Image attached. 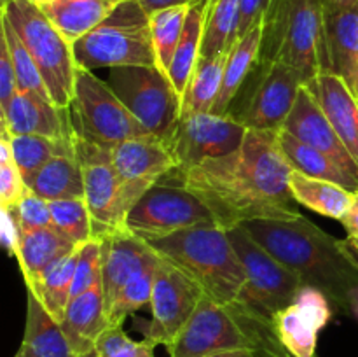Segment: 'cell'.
<instances>
[{
    "label": "cell",
    "instance_id": "603a6c76",
    "mask_svg": "<svg viewBox=\"0 0 358 357\" xmlns=\"http://www.w3.org/2000/svg\"><path fill=\"white\" fill-rule=\"evenodd\" d=\"M77 247H80V245L73 244L70 238L59 233L55 226L23 233L16 259L20 262L27 289H34L38 280L42 279V275L58 259L76 251Z\"/></svg>",
    "mask_w": 358,
    "mask_h": 357
},
{
    "label": "cell",
    "instance_id": "3957f363",
    "mask_svg": "<svg viewBox=\"0 0 358 357\" xmlns=\"http://www.w3.org/2000/svg\"><path fill=\"white\" fill-rule=\"evenodd\" d=\"M157 255L189 276L210 300L234 307L245 286V270L227 230L208 223L147 241Z\"/></svg>",
    "mask_w": 358,
    "mask_h": 357
},
{
    "label": "cell",
    "instance_id": "1f68e13d",
    "mask_svg": "<svg viewBox=\"0 0 358 357\" xmlns=\"http://www.w3.org/2000/svg\"><path fill=\"white\" fill-rule=\"evenodd\" d=\"M77 254H79V247L70 252V254L63 255L62 259H58L42 275L37 286L34 289H28L41 300L45 310L58 322L63 321L66 307H69L70 300H72V286L73 275H76Z\"/></svg>",
    "mask_w": 358,
    "mask_h": 357
},
{
    "label": "cell",
    "instance_id": "8d00e7d4",
    "mask_svg": "<svg viewBox=\"0 0 358 357\" xmlns=\"http://www.w3.org/2000/svg\"><path fill=\"white\" fill-rule=\"evenodd\" d=\"M0 38L6 42L7 49H9L10 59H13L14 70H16L20 91H31V93H37L51 100V94H49V90L45 86L44 77H42L37 63L31 58L27 46L23 44V41L16 34L13 24L2 14H0Z\"/></svg>",
    "mask_w": 358,
    "mask_h": 357
},
{
    "label": "cell",
    "instance_id": "277c9868",
    "mask_svg": "<svg viewBox=\"0 0 358 357\" xmlns=\"http://www.w3.org/2000/svg\"><path fill=\"white\" fill-rule=\"evenodd\" d=\"M170 357H201L229 350H250L268 357H290L275 328L255 321L236 307H226L203 296L173 342Z\"/></svg>",
    "mask_w": 358,
    "mask_h": 357
},
{
    "label": "cell",
    "instance_id": "6f0895ef",
    "mask_svg": "<svg viewBox=\"0 0 358 357\" xmlns=\"http://www.w3.org/2000/svg\"><path fill=\"white\" fill-rule=\"evenodd\" d=\"M355 93H357V98H358V76H357V88H355Z\"/></svg>",
    "mask_w": 358,
    "mask_h": 357
},
{
    "label": "cell",
    "instance_id": "f35d334b",
    "mask_svg": "<svg viewBox=\"0 0 358 357\" xmlns=\"http://www.w3.org/2000/svg\"><path fill=\"white\" fill-rule=\"evenodd\" d=\"M157 266L138 273V275L133 276L129 282H126L121 287V290L115 294L114 300L107 304L108 324L122 326L129 315L135 314L136 310H140V308L147 307L150 303L154 275H156Z\"/></svg>",
    "mask_w": 358,
    "mask_h": 357
},
{
    "label": "cell",
    "instance_id": "52a82bcc",
    "mask_svg": "<svg viewBox=\"0 0 358 357\" xmlns=\"http://www.w3.org/2000/svg\"><path fill=\"white\" fill-rule=\"evenodd\" d=\"M0 14L9 20L37 63L51 100L58 107H69L77 74L72 44L31 0H2Z\"/></svg>",
    "mask_w": 358,
    "mask_h": 357
},
{
    "label": "cell",
    "instance_id": "2e32d148",
    "mask_svg": "<svg viewBox=\"0 0 358 357\" xmlns=\"http://www.w3.org/2000/svg\"><path fill=\"white\" fill-rule=\"evenodd\" d=\"M112 163L121 178L128 212L147 189L178 168L170 140L156 135L115 144L112 147Z\"/></svg>",
    "mask_w": 358,
    "mask_h": 357
},
{
    "label": "cell",
    "instance_id": "bcb514c9",
    "mask_svg": "<svg viewBox=\"0 0 358 357\" xmlns=\"http://www.w3.org/2000/svg\"><path fill=\"white\" fill-rule=\"evenodd\" d=\"M17 91H20V86H17L16 70H14L6 42L0 38V107L6 105Z\"/></svg>",
    "mask_w": 358,
    "mask_h": 357
},
{
    "label": "cell",
    "instance_id": "484cf974",
    "mask_svg": "<svg viewBox=\"0 0 358 357\" xmlns=\"http://www.w3.org/2000/svg\"><path fill=\"white\" fill-rule=\"evenodd\" d=\"M114 0H52L41 7L66 42L76 44L117 7Z\"/></svg>",
    "mask_w": 358,
    "mask_h": 357
},
{
    "label": "cell",
    "instance_id": "44dd1931",
    "mask_svg": "<svg viewBox=\"0 0 358 357\" xmlns=\"http://www.w3.org/2000/svg\"><path fill=\"white\" fill-rule=\"evenodd\" d=\"M320 102L332 128L358 164V98L343 77L331 70H322L308 83Z\"/></svg>",
    "mask_w": 358,
    "mask_h": 357
},
{
    "label": "cell",
    "instance_id": "9f6ffc18",
    "mask_svg": "<svg viewBox=\"0 0 358 357\" xmlns=\"http://www.w3.org/2000/svg\"><path fill=\"white\" fill-rule=\"evenodd\" d=\"M14 357H28V356H27V354L23 352V350L20 349V350H17V352H16V356H14Z\"/></svg>",
    "mask_w": 358,
    "mask_h": 357
},
{
    "label": "cell",
    "instance_id": "680465c9",
    "mask_svg": "<svg viewBox=\"0 0 358 357\" xmlns=\"http://www.w3.org/2000/svg\"><path fill=\"white\" fill-rule=\"evenodd\" d=\"M114 2H117V4H121V2H126V0H114Z\"/></svg>",
    "mask_w": 358,
    "mask_h": 357
},
{
    "label": "cell",
    "instance_id": "d6986e66",
    "mask_svg": "<svg viewBox=\"0 0 358 357\" xmlns=\"http://www.w3.org/2000/svg\"><path fill=\"white\" fill-rule=\"evenodd\" d=\"M103 241V284L105 308L115 298L126 282L145 270L154 268L161 262L159 255L142 238L135 237L128 230L115 231L108 237L101 238Z\"/></svg>",
    "mask_w": 358,
    "mask_h": 357
},
{
    "label": "cell",
    "instance_id": "816d5d0a",
    "mask_svg": "<svg viewBox=\"0 0 358 357\" xmlns=\"http://www.w3.org/2000/svg\"><path fill=\"white\" fill-rule=\"evenodd\" d=\"M348 312H352L353 315L358 318V286L352 290L348 300Z\"/></svg>",
    "mask_w": 358,
    "mask_h": 357
},
{
    "label": "cell",
    "instance_id": "7402d4cb",
    "mask_svg": "<svg viewBox=\"0 0 358 357\" xmlns=\"http://www.w3.org/2000/svg\"><path fill=\"white\" fill-rule=\"evenodd\" d=\"M59 324L77 357L94 356L98 340L110 326L105 308L103 284H96L86 293L73 296Z\"/></svg>",
    "mask_w": 358,
    "mask_h": 357
},
{
    "label": "cell",
    "instance_id": "ab89813d",
    "mask_svg": "<svg viewBox=\"0 0 358 357\" xmlns=\"http://www.w3.org/2000/svg\"><path fill=\"white\" fill-rule=\"evenodd\" d=\"M101 273H103V241L101 238H93L79 247L72 298L79 296L100 284Z\"/></svg>",
    "mask_w": 358,
    "mask_h": 357
},
{
    "label": "cell",
    "instance_id": "f6af8a7d",
    "mask_svg": "<svg viewBox=\"0 0 358 357\" xmlns=\"http://www.w3.org/2000/svg\"><path fill=\"white\" fill-rule=\"evenodd\" d=\"M0 212H2L0 237H2L3 248H6L9 255L17 258L21 238H23V230H21L20 226V220H17L16 209H14V206H0Z\"/></svg>",
    "mask_w": 358,
    "mask_h": 357
},
{
    "label": "cell",
    "instance_id": "d590c367",
    "mask_svg": "<svg viewBox=\"0 0 358 357\" xmlns=\"http://www.w3.org/2000/svg\"><path fill=\"white\" fill-rule=\"evenodd\" d=\"M238 13L240 0H217L215 6L206 10L201 56H215L219 52L231 51L238 24Z\"/></svg>",
    "mask_w": 358,
    "mask_h": 357
},
{
    "label": "cell",
    "instance_id": "8992f818",
    "mask_svg": "<svg viewBox=\"0 0 358 357\" xmlns=\"http://www.w3.org/2000/svg\"><path fill=\"white\" fill-rule=\"evenodd\" d=\"M77 66L87 70L115 66H157L150 16L138 0L121 2L105 21L72 46Z\"/></svg>",
    "mask_w": 358,
    "mask_h": 357
},
{
    "label": "cell",
    "instance_id": "8fae6325",
    "mask_svg": "<svg viewBox=\"0 0 358 357\" xmlns=\"http://www.w3.org/2000/svg\"><path fill=\"white\" fill-rule=\"evenodd\" d=\"M108 84L136 121L161 139H171L182 115V97L157 66H115Z\"/></svg>",
    "mask_w": 358,
    "mask_h": 357
},
{
    "label": "cell",
    "instance_id": "4dcf8cb0",
    "mask_svg": "<svg viewBox=\"0 0 358 357\" xmlns=\"http://www.w3.org/2000/svg\"><path fill=\"white\" fill-rule=\"evenodd\" d=\"M227 55L229 52L224 51L198 59L182 97V112H212L222 88Z\"/></svg>",
    "mask_w": 358,
    "mask_h": 357
},
{
    "label": "cell",
    "instance_id": "11a10c76",
    "mask_svg": "<svg viewBox=\"0 0 358 357\" xmlns=\"http://www.w3.org/2000/svg\"><path fill=\"white\" fill-rule=\"evenodd\" d=\"M215 4H217V0H208V2H206V10L212 9V7L215 6Z\"/></svg>",
    "mask_w": 358,
    "mask_h": 357
},
{
    "label": "cell",
    "instance_id": "30bf717a",
    "mask_svg": "<svg viewBox=\"0 0 358 357\" xmlns=\"http://www.w3.org/2000/svg\"><path fill=\"white\" fill-rule=\"evenodd\" d=\"M303 79L282 62H259L227 114L247 130L280 132L292 112Z\"/></svg>",
    "mask_w": 358,
    "mask_h": 357
},
{
    "label": "cell",
    "instance_id": "f546056e",
    "mask_svg": "<svg viewBox=\"0 0 358 357\" xmlns=\"http://www.w3.org/2000/svg\"><path fill=\"white\" fill-rule=\"evenodd\" d=\"M206 2L208 0H196L189 6L187 20H185L184 31H182L180 42L175 49L173 59H171L168 77L180 97H184L191 74L196 63L201 58L203 31H205L206 21Z\"/></svg>",
    "mask_w": 358,
    "mask_h": 357
},
{
    "label": "cell",
    "instance_id": "e0dca14e",
    "mask_svg": "<svg viewBox=\"0 0 358 357\" xmlns=\"http://www.w3.org/2000/svg\"><path fill=\"white\" fill-rule=\"evenodd\" d=\"M282 130L289 132L290 135H294L301 142L327 154L343 170L348 172L352 177L358 178L357 161L353 160V156L348 153L345 144L341 142L336 130L332 128L320 102L317 100V97H315V93L308 84L301 86L292 112L287 118Z\"/></svg>",
    "mask_w": 358,
    "mask_h": 357
},
{
    "label": "cell",
    "instance_id": "9a60e30c",
    "mask_svg": "<svg viewBox=\"0 0 358 357\" xmlns=\"http://www.w3.org/2000/svg\"><path fill=\"white\" fill-rule=\"evenodd\" d=\"M205 293L185 273L161 259L156 268L150 296V318L145 340L154 345L168 346L180 332Z\"/></svg>",
    "mask_w": 358,
    "mask_h": 357
},
{
    "label": "cell",
    "instance_id": "7a4b0ae2",
    "mask_svg": "<svg viewBox=\"0 0 358 357\" xmlns=\"http://www.w3.org/2000/svg\"><path fill=\"white\" fill-rule=\"evenodd\" d=\"M241 227L303 286L318 287L331 303L348 310L350 294L358 286V259L345 240L331 237L304 216L248 220Z\"/></svg>",
    "mask_w": 358,
    "mask_h": 357
},
{
    "label": "cell",
    "instance_id": "f1b7e54d",
    "mask_svg": "<svg viewBox=\"0 0 358 357\" xmlns=\"http://www.w3.org/2000/svg\"><path fill=\"white\" fill-rule=\"evenodd\" d=\"M278 142L292 170L308 175V177L336 182V184L343 186V188L350 189L353 192L358 189V178L352 177L348 172L343 170L327 154L320 153L315 147L301 142V140H297L296 136L290 135L285 130H280L278 132Z\"/></svg>",
    "mask_w": 358,
    "mask_h": 357
},
{
    "label": "cell",
    "instance_id": "ee69618b",
    "mask_svg": "<svg viewBox=\"0 0 358 357\" xmlns=\"http://www.w3.org/2000/svg\"><path fill=\"white\" fill-rule=\"evenodd\" d=\"M14 209H16V216L23 233L51 226V206H49V202L31 192L30 189H27L21 202Z\"/></svg>",
    "mask_w": 358,
    "mask_h": 357
},
{
    "label": "cell",
    "instance_id": "7dc6e473",
    "mask_svg": "<svg viewBox=\"0 0 358 357\" xmlns=\"http://www.w3.org/2000/svg\"><path fill=\"white\" fill-rule=\"evenodd\" d=\"M268 0H240V13H238V24L236 31H234V42L233 46L254 27L257 21H261L262 14H264Z\"/></svg>",
    "mask_w": 358,
    "mask_h": 357
},
{
    "label": "cell",
    "instance_id": "4fadbf2b",
    "mask_svg": "<svg viewBox=\"0 0 358 357\" xmlns=\"http://www.w3.org/2000/svg\"><path fill=\"white\" fill-rule=\"evenodd\" d=\"M76 156L83 168L84 200L94 224V238L126 230L128 209L122 184L112 163V147L73 135Z\"/></svg>",
    "mask_w": 358,
    "mask_h": 357
},
{
    "label": "cell",
    "instance_id": "7c38bea8",
    "mask_svg": "<svg viewBox=\"0 0 358 357\" xmlns=\"http://www.w3.org/2000/svg\"><path fill=\"white\" fill-rule=\"evenodd\" d=\"M208 223H215L208 206L171 172L147 189L126 216V230L145 241Z\"/></svg>",
    "mask_w": 358,
    "mask_h": 357
},
{
    "label": "cell",
    "instance_id": "cb8c5ba5",
    "mask_svg": "<svg viewBox=\"0 0 358 357\" xmlns=\"http://www.w3.org/2000/svg\"><path fill=\"white\" fill-rule=\"evenodd\" d=\"M20 349L28 357H77L62 324L30 290H27V324Z\"/></svg>",
    "mask_w": 358,
    "mask_h": 357
},
{
    "label": "cell",
    "instance_id": "e575fe53",
    "mask_svg": "<svg viewBox=\"0 0 358 357\" xmlns=\"http://www.w3.org/2000/svg\"><path fill=\"white\" fill-rule=\"evenodd\" d=\"M273 328L290 357H317L320 331L306 317H303L294 304L275 315Z\"/></svg>",
    "mask_w": 358,
    "mask_h": 357
},
{
    "label": "cell",
    "instance_id": "9c48e42d",
    "mask_svg": "<svg viewBox=\"0 0 358 357\" xmlns=\"http://www.w3.org/2000/svg\"><path fill=\"white\" fill-rule=\"evenodd\" d=\"M73 135L100 146L115 144L136 136L150 135L128 111L112 86L94 70L77 66L76 86L69 107Z\"/></svg>",
    "mask_w": 358,
    "mask_h": 357
},
{
    "label": "cell",
    "instance_id": "5bb4252c",
    "mask_svg": "<svg viewBox=\"0 0 358 357\" xmlns=\"http://www.w3.org/2000/svg\"><path fill=\"white\" fill-rule=\"evenodd\" d=\"M247 132L229 114L182 112L170 139L177 170H187L206 160L234 153L241 147Z\"/></svg>",
    "mask_w": 358,
    "mask_h": 357
},
{
    "label": "cell",
    "instance_id": "681fc988",
    "mask_svg": "<svg viewBox=\"0 0 358 357\" xmlns=\"http://www.w3.org/2000/svg\"><path fill=\"white\" fill-rule=\"evenodd\" d=\"M138 2L142 4V7L147 10V14H152L159 9H166V7L191 6L196 0H138Z\"/></svg>",
    "mask_w": 358,
    "mask_h": 357
},
{
    "label": "cell",
    "instance_id": "5b68a950",
    "mask_svg": "<svg viewBox=\"0 0 358 357\" xmlns=\"http://www.w3.org/2000/svg\"><path fill=\"white\" fill-rule=\"evenodd\" d=\"M259 62H282L311 83L325 70L324 0H268Z\"/></svg>",
    "mask_w": 358,
    "mask_h": 357
},
{
    "label": "cell",
    "instance_id": "6da1fadb",
    "mask_svg": "<svg viewBox=\"0 0 358 357\" xmlns=\"http://www.w3.org/2000/svg\"><path fill=\"white\" fill-rule=\"evenodd\" d=\"M292 174L278 132L248 130L238 150L171 175L194 192L224 230L259 219L301 216L290 192Z\"/></svg>",
    "mask_w": 358,
    "mask_h": 357
},
{
    "label": "cell",
    "instance_id": "836d02e7",
    "mask_svg": "<svg viewBox=\"0 0 358 357\" xmlns=\"http://www.w3.org/2000/svg\"><path fill=\"white\" fill-rule=\"evenodd\" d=\"M187 13L189 6H175L149 14L157 69L163 70L166 76L168 70H170L171 59H173L175 49H177L182 31H184Z\"/></svg>",
    "mask_w": 358,
    "mask_h": 357
},
{
    "label": "cell",
    "instance_id": "74e56055",
    "mask_svg": "<svg viewBox=\"0 0 358 357\" xmlns=\"http://www.w3.org/2000/svg\"><path fill=\"white\" fill-rule=\"evenodd\" d=\"M51 206V226L76 245H84L94 238V224L90 209L84 198L73 200H52Z\"/></svg>",
    "mask_w": 358,
    "mask_h": 357
},
{
    "label": "cell",
    "instance_id": "ffe728a7",
    "mask_svg": "<svg viewBox=\"0 0 358 357\" xmlns=\"http://www.w3.org/2000/svg\"><path fill=\"white\" fill-rule=\"evenodd\" d=\"M324 52L325 70L338 74L355 91L358 76V2L339 7L324 6Z\"/></svg>",
    "mask_w": 358,
    "mask_h": 357
},
{
    "label": "cell",
    "instance_id": "7bdbcfd3",
    "mask_svg": "<svg viewBox=\"0 0 358 357\" xmlns=\"http://www.w3.org/2000/svg\"><path fill=\"white\" fill-rule=\"evenodd\" d=\"M294 307L301 312L303 317H306L318 331L325 328L329 324L332 317V308H331V300H329L327 294L324 290H320L318 287L313 286H304L299 287L296 298H294Z\"/></svg>",
    "mask_w": 358,
    "mask_h": 357
},
{
    "label": "cell",
    "instance_id": "60d3db41",
    "mask_svg": "<svg viewBox=\"0 0 358 357\" xmlns=\"http://www.w3.org/2000/svg\"><path fill=\"white\" fill-rule=\"evenodd\" d=\"M156 345L149 340L135 342L124 332L122 326H108L100 336L93 357H156Z\"/></svg>",
    "mask_w": 358,
    "mask_h": 357
},
{
    "label": "cell",
    "instance_id": "db71d44e",
    "mask_svg": "<svg viewBox=\"0 0 358 357\" xmlns=\"http://www.w3.org/2000/svg\"><path fill=\"white\" fill-rule=\"evenodd\" d=\"M31 2L34 4H37L38 7H44L45 4H49V2H52V0H31Z\"/></svg>",
    "mask_w": 358,
    "mask_h": 357
},
{
    "label": "cell",
    "instance_id": "83f0119b",
    "mask_svg": "<svg viewBox=\"0 0 358 357\" xmlns=\"http://www.w3.org/2000/svg\"><path fill=\"white\" fill-rule=\"evenodd\" d=\"M289 186L296 203L336 220L346 216L355 196V192L336 182L308 177L296 170L290 174Z\"/></svg>",
    "mask_w": 358,
    "mask_h": 357
},
{
    "label": "cell",
    "instance_id": "b9f144b4",
    "mask_svg": "<svg viewBox=\"0 0 358 357\" xmlns=\"http://www.w3.org/2000/svg\"><path fill=\"white\" fill-rule=\"evenodd\" d=\"M27 192V184L13 158L6 133H0V206H16Z\"/></svg>",
    "mask_w": 358,
    "mask_h": 357
},
{
    "label": "cell",
    "instance_id": "ac0fdd59",
    "mask_svg": "<svg viewBox=\"0 0 358 357\" xmlns=\"http://www.w3.org/2000/svg\"><path fill=\"white\" fill-rule=\"evenodd\" d=\"M2 128L10 135H41L70 139L73 135L69 108L58 107L49 98L31 91H17L0 107Z\"/></svg>",
    "mask_w": 358,
    "mask_h": 357
},
{
    "label": "cell",
    "instance_id": "ba28073f",
    "mask_svg": "<svg viewBox=\"0 0 358 357\" xmlns=\"http://www.w3.org/2000/svg\"><path fill=\"white\" fill-rule=\"evenodd\" d=\"M227 233L245 270V286L234 307L273 328L275 315L294 303L303 284L243 227H231Z\"/></svg>",
    "mask_w": 358,
    "mask_h": 357
},
{
    "label": "cell",
    "instance_id": "d4e9b609",
    "mask_svg": "<svg viewBox=\"0 0 358 357\" xmlns=\"http://www.w3.org/2000/svg\"><path fill=\"white\" fill-rule=\"evenodd\" d=\"M27 189L41 198L73 200L84 198L83 168L76 156V147L70 153H63L49 160L42 168L24 181Z\"/></svg>",
    "mask_w": 358,
    "mask_h": 357
},
{
    "label": "cell",
    "instance_id": "f5cc1de1",
    "mask_svg": "<svg viewBox=\"0 0 358 357\" xmlns=\"http://www.w3.org/2000/svg\"><path fill=\"white\" fill-rule=\"evenodd\" d=\"M345 244H346V247H348L350 251H352L353 254H355V258L358 259V237H357V238H350V237H346Z\"/></svg>",
    "mask_w": 358,
    "mask_h": 357
},
{
    "label": "cell",
    "instance_id": "4316f807",
    "mask_svg": "<svg viewBox=\"0 0 358 357\" xmlns=\"http://www.w3.org/2000/svg\"><path fill=\"white\" fill-rule=\"evenodd\" d=\"M261 44H262V18L261 21L254 24L236 44L231 48L227 55L226 69L222 76V88L217 97L215 105L212 112L215 114H227L234 97L243 86L247 77L254 70V66L261 58Z\"/></svg>",
    "mask_w": 358,
    "mask_h": 357
},
{
    "label": "cell",
    "instance_id": "f907efd6",
    "mask_svg": "<svg viewBox=\"0 0 358 357\" xmlns=\"http://www.w3.org/2000/svg\"><path fill=\"white\" fill-rule=\"evenodd\" d=\"M201 357H257V354L250 350H229V352H215Z\"/></svg>",
    "mask_w": 358,
    "mask_h": 357
},
{
    "label": "cell",
    "instance_id": "c3c4849f",
    "mask_svg": "<svg viewBox=\"0 0 358 357\" xmlns=\"http://www.w3.org/2000/svg\"><path fill=\"white\" fill-rule=\"evenodd\" d=\"M339 223L343 224V227L346 230V234L350 238L358 237V189L355 191V196H353V203L350 206V210L346 212V216L343 217Z\"/></svg>",
    "mask_w": 358,
    "mask_h": 357
},
{
    "label": "cell",
    "instance_id": "d6a6232c",
    "mask_svg": "<svg viewBox=\"0 0 358 357\" xmlns=\"http://www.w3.org/2000/svg\"><path fill=\"white\" fill-rule=\"evenodd\" d=\"M0 133H6L10 150H13V158L24 181L55 156L73 150V135L70 139H49V136L41 135H10L3 128Z\"/></svg>",
    "mask_w": 358,
    "mask_h": 357
}]
</instances>
